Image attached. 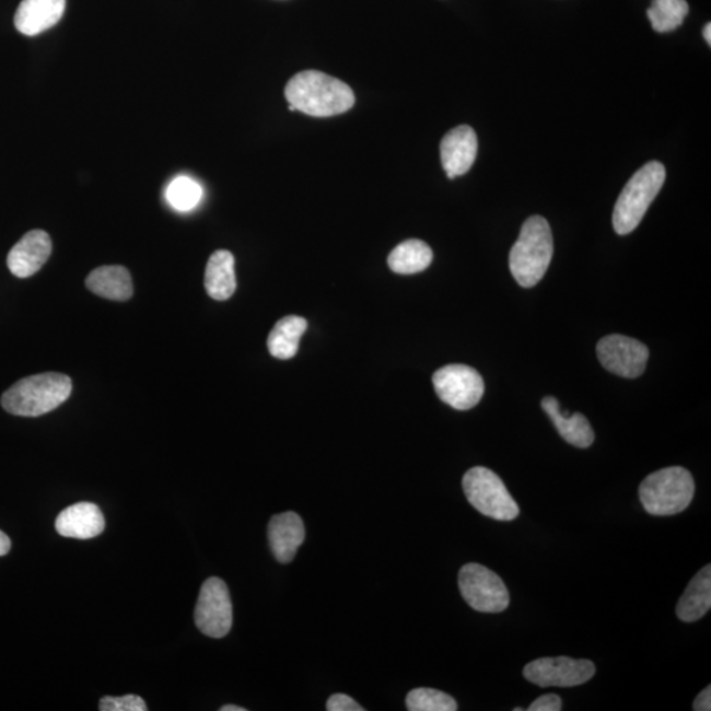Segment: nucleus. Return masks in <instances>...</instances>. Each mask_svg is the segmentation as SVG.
<instances>
[{"label": "nucleus", "instance_id": "nucleus-1", "mask_svg": "<svg viewBox=\"0 0 711 711\" xmlns=\"http://www.w3.org/2000/svg\"><path fill=\"white\" fill-rule=\"evenodd\" d=\"M284 96L295 112L315 118L345 114L354 105V94L347 83L318 70L295 74L288 82Z\"/></svg>", "mask_w": 711, "mask_h": 711}, {"label": "nucleus", "instance_id": "nucleus-2", "mask_svg": "<svg viewBox=\"0 0 711 711\" xmlns=\"http://www.w3.org/2000/svg\"><path fill=\"white\" fill-rule=\"evenodd\" d=\"M553 256V236L545 218H528L510 252V270L522 288H534L545 277Z\"/></svg>", "mask_w": 711, "mask_h": 711}, {"label": "nucleus", "instance_id": "nucleus-3", "mask_svg": "<svg viewBox=\"0 0 711 711\" xmlns=\"http://www.w3.org/2000/svg\"><path fill=\"white\" fill-rule=\"evenodd\" d=\"M73 384L67 374L43 373L25 377L3 394V409L18 417H42L70 397Z\"/></svg>", "mask_w": 711, "mask_h": 711}, {"label": "nucleus", "instance_id": "nucleus-4", "mask_svg": "<svg viewBox=\"0 0 711 711\" xmlns=\"http://www.w3.org/2000/svg\"><path fill=\"white\" fill-rule=\"evenodd\" d=\"M665 177L667 173L658 161H651L633 174L614 207L613 225L618 235H629L638 228L661 193Z\"/></svg>", "mask_w": 711, "mask_h": 711}, {"label": "nucleus", "instance_id": "nucleus-5", "mask_svg": "<svg viewBox=\"0 0 711 711\" xmlns=\"http://www.w3.org/2000/svg\"><path fill=\"white\" fill-rule=\"evenodd\" d=\"M695 490L693 476L688 469L669 467L645 477L640 483L639 498L649 514L667 516L687 510Z\"/></svg>", "mask_w": 711, "mask_h": 711}, {"label": "nucleus", "instance_id": "nucleus-6", "mask_svg": "<svg viewBox=\"0 0 711 711\" xmlns=\"http://www.w3.org/2000/svg\"><path fill=\"white\" fill-rule=\"evenodd\" d=\"M467 500L477 512L496 521H513L520 515L518 503L493 470L475 467L463 478Z\"/></svg>", "mask_w": 711, "mask_h": 711}, {"label": "nucleus", "instance_id": "nucleus-7", "mask_svg": "<svg viewBox=\"0 0 711 711\" xmlns=\"http://www.w3.org/2000/svg\"><path fill=\"white\" fill-rule=\"evenodd\" d=\"M458 587L467 604L480 613H502L510 605L503 580L489 568L470 562L458 573Z\"/></svg>", "mask_w": 711, "mask_h": 711}, {"label": "nucleus", "instance_id": "nucleus-8", "mask_svg": "<svg viewBox=\"0 0 711 711\" xmlns=\"http://www.w3.org/2000/svg\"><path fill=\"white\" fill-rule=\"evenodd\" d=\"M432 383L438 397L461 411L474 409L485 392L481 374L463 364L443 366L432 376Z\"/></svg>", "mask_w": 711, "mask_h": 711}, {"label": "nucleus", "instance_id": "nucleus-9", "mask_svg": "<svg viewBox=\"0 0 711 711\" xmlns=\"http://www.w3.org/2000/svg\"><path fill=\"white\" fill-rule=\"evenodd\" d=\"M194 619L200 632L210 638L221 639L231 631L234 620L232 603L229 587L222 579L210 578L205 581Z\"/></svg>", "mask_w": 711, "mask_h": 711}, {"label": "nucleus", "instance_id": "nucleus-10", "mask_svg": "<svg viewBox=\"0 0 711 711\" xmlns=\"http://www.w3.org/2000/svg\"><path fill=\"white\" fill-rule=\"evenodd\" d=\"M596 665L591 661H574L567 656L541 657L523 669L526 680L540 688H572L592 680Z\"/></svg>", "mask_w": 711, "mask_h": 711}, {"label": "nucleus", "instance_id": "nucleus-11", "mask_svg": "<svg viewBox=\"0 0 711 711\" xmlns=\"http://www.w3.org/2000/svg\"><path fill=\"white\" fill-rule=\"evenodd\" d=\"M599 363L619 377L642 376L649 361V348L637 339L623 335H609L597 346Z\"/></svg>", "mask_w": 711, "mask_h": 711}, {"label": "nucleus", "instance_id": "nucleus-12", "mask_svg": "<svg viewBox=\"0 0 711 711\" xmlns=\"http://www.w3.org/2000/svg\"><path fill=\"white\" fill-rule=\"evenodd\" d=\"M478 151L475 129L458 126L444 136L441 142V158L448 178L464 176L474 166Z\"/></svg>", "mask_w": 711, "mask_h": 711}, {"label": "nucleus", "instance_id": "nucleus-13", "mask_svg": "<svg viewBox=\"0 0 711 711\" xmlns=\"http://www.w3.org/2000/svg\"><path fill=\"white\" fill-rule=\"evenodd\" d=\"M51 254V241L47 232L34 230L24 235L8 257L9 269L18 278H28L37 273Z\"/></svg>", "mask_w": 711, "mask_h": 711}, {"label": "nucleus", "instance_id": "nucleus-14", "mask_svg": "<svg viewBox=\"0 0 711 711\" xmlns=\"http://www.w3.org/2000/svg\"><path fill=\"white\" fill-rule=\"evenodd\" d=\"M305 525L301 516L293 512L277 514L269 522L268 538L275 558L288 564L293 561L299 548L305 541Z\"/></svg>", "mask_w": 711, "mask_h": 711}, {"label": "nucleus", "instance_id": "nucleus-15", "mask_svg": "<svg viewBox=\"0 0 711 711\" xmlns=\"http://www.w3.org/2000/svg\"><path fill=\"white\" fill-rule=\"evenodd\" d=\"M106 522L94 503L80 502L62 510L56 520V532L65 538L93 539L103 533Z\"/></svg>", "mask_w": 711, "mask_h": 711}, {"label": "nucleus", "instance_id": "nucleus-16", "mask_svg": "<svg viewBox=\"0 0 711 711\" xmlns=\"http://www.w3.org/2000/svg\"><path fill=\"white\" fill-rule=\"evenodd\" d=\"M67 0H23L15 14V27L25 36H36L61 21Z\"/></svg>", "mask_w": 711, "mask_h": 711}, {"label": "nucleus", "instance_id": "nucleus-17", "mask_svg": "<svg viewBox=\"0 0 711 711\" xmlns=\"http://www.w3.org/2000/svg\"><path fill=\"white\" fill-rule=\"evenodd\" d=\"M541 407L567 443L578 448L591 447L594 442V432L590 420L583 413L574 412L568 417L560 410L559 400L555 397L543 398Z\"/></svg>", "mask_w": 711, "mask_h": 711}, {"label": "nucleus", "instance_id": "nucleus-18", "mask_svg": "<svg viewBox=\"0 0 711 711\" xmlns=\"http://www.w3.org/2000/svg\"><path fill=\"white\" fill-rule=\"evenodd\" d=\"M207 294L215 301H228L236 290L235 258L229 250H217L207 263L205 273Z\"/></svg>", "mask_w": 711, "mask_h": 711}, {"label": "nucleus", "instance_id": "nucleus-19", "mask_svg": "<svg viewBox=\"0 0 711 711\" xmlns=\"http://www.w3.org/2000/svg\"><path fill=\"white\" fill-rule=\"evenodd\" d=\"M86 287L90 292L102 299L118 302H126L133 294L131 275L120 265L96 268L88 276Z\"/></svg>", "mask_w": 711, "mask_h": 711}, {"label": "nucleus", "instance_id": "nucleus-20", "mask_svg": "<svg viewBox=\"0 0 711 711\" xmlns=\"http://www.w3.org/2000/svg\"><path fill=\"white\" fill-rule=\"evenodd\" d=\"M711 607V567H703L690 581L683 597L678 601L676 614L683 622H696Z\"/></svg>", "mask_w": 711, "mask_h": 711}, {"label": "nucleus", "instance_id": "nucleus-21", "mask_svg": "<svg viewBox=\"0 0 711 711\" xmlns=\"http://www.w3.org/2000/svg\"><path fill=\"white\" fill-rule=\"evenodd\" d=\"M307 320L290 315L277 323L268 338V348L276 359L289 360L299 352L300 340L306 333Z\"/></svg>", "mask_w": 711, "mask_h": 711}, {"label": "nucleus", "instance_id": "nucleus-22", "mask_svg": "<svg viewBox=\"0 0 711 711\" xmlns=\"http://www.w3.org/2000/svg\"><path fill=\"white\" fill-rule=\"evenodd\" d=\"M434 258L429 244L410 238L392 250L387 264L394 273L416 275L430 267Z\"/></svg>", "mask_w": 711, "mask_h": 711}, {"label": "nucleus", "instance_id": "nucleus-23", "mask_svg": "<svg viewBox=\"0 0 711 711\" xmlns=\"http://www.w3.org/2000/svg\"><path fill=\"white\" fill-rule=\"evenodd\" d=\"M688 12L687 0H652L648 15L652 28L658 34H667L680 27Z\"/></svg>", "mask_w": 711, "mask_h": 711}, {"label": "nucleus", "instance_id": "nucleus-24", "mask_svg": "<svg viewBox=\"0 0 711 711\" xmlns=\"http://www.w3.org/2000/svg\"><path fill=\"white\" fill-rule=\"evenodd\" d=\"M406 708L410 711H456L457 702L444 691L417 688L407 695Z\"/></svg>", "mask_w": 711, "mask_h": 711}, {"label": "nucleus", "instance_id": "nucleus-25", "mask_svg": "<svg viewBox=\"0 0 711 711\" xmlns=\"http://www.w3.org/2000/svg\"><path fill=\"white\" fill-rule=\"evenodd\" d=\"M202 198V189L189 177H178L167 187L166 199L178 211H190Z\"/></svg>", "mask_w": 711, "mask_h": 711}, {"label": "nucleus", "instance_id": "nucleus-26", "mask_svg": "<svg viewBox=\"0 0 711 711\" xmlns=\"http://www.w3.org/2000/svg\"><path fill=\"white\" fill-rule=\"evenodd\" d=\"M101 711H147V703L140 696L103 697L100 702Z\"/></svg>", "mask_w": 711, "mask_h": 711}, {"label": "nucleus", "instance_id": "nucleus-27", "mask_svg": "<svg viewBox=\"0 0 711 711\" xmlns=\"http://www.w3.org/2000/svg\"><path fill=\"white\" fill-rule=\"evenodd\" d=\"M328 711H364L358 702L347 695H334L327 701Z\"/></svg>", "mask_w": 711, "mask_h": 711}, {"label": "nucleus", "instance_id": "nucleus-28", "mask_svg": "<svg viewBox=\"0 0 711 711\" xmlns=\"http://www.w3.org/2000/svg\"><path fill=\"white\" fill-rule=\"evenodd\" d=\"M561 698L558 695H545L529 704L528 711H560Z\"/></svg>", "mask_w": 711, "mask_h": 711}, {"label": "nucleus", "instance_id": "nucleus-29", "mask_svg": "<svg viewBox=\"0 0 711 711\" xmlns=\"http://www.w3.org/2000/svg\"><path fill=\"white\" fill-rule=\"evenodd\" d=\"M695 711H710L711 710V687L703 689L700 695L696 697L693 702Z\"/></svg>", "mask_w": 711, "mask_h": 711}, {"label": "nucleus", "instance_id": "nucleus-30", "mask_svg": "<svg viewBox=\"0 0 711 711\" xmlns=\"http://www.w3.org/2000/svg\"><path fill=\"white\" fill-rule=\"evenodd\" d=\"M11 540L8 535L0 532V556H5L10 552Z\"/></svg>", "mask_w": 711, "mask_h": 711}, {"label": "nucleus", "instance_id": "nucleus-31", "mask_svg": "<svg viewBox=\"0 0 711 711\" xmlns=\"http://www.w3.org/2000/svg\"><path fill=\"white\" fill-rule=\"evenodd\" d=\"M703 37H704V40H707L708 44L710 45L711 44V24L710 23L704 25Z\"/></svg>", "mask_w": 711, "mask_h": 711}, {"label": "nucleus", "instance_id": "nucleus-32", "mask_svg": "<svg viewBox=\"0 0 711 711\" xmlns=\"http://www.w3.org/2000/svg\"><path fill=\"white\" fill-rule=\"evenodd\" d=\"M247 709L236 707V704H225V707L221 708V711H245Z\"/></svg>", "mask_w": 711, "mask_h": 711}, {"label": "nucleus", "instance_id": "nucleus-33", "mask_svg": "<svg viewBox=\"0 0 711 711\" xmlns=\"http://www.w3.org/2000/svg\"><path fill=\"white\" fill-rule=\"evenodd\" d=\"M521 710H523V709H521V708H516V709H514V711H521Z\"/></svg>", "mask_w": 711, "mask_h": 711}]
</instances>
